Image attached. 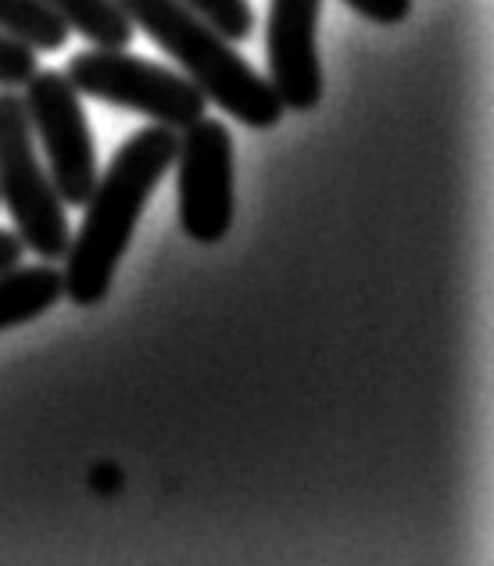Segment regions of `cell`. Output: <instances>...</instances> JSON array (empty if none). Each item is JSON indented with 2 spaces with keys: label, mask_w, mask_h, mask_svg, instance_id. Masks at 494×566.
Here are the masks:
<instances>
[{
  "label": "cell",
  "mask_w": 494,
  "mask_h": 566,
  "mask_svg": "<svg viewBox=\"0 0 494 566\" xmlns=\"http://www.w3.org/2000/svg\"><path fill=\"white\" fill-rule=\"evenodd\" d=\"M179 129L151 123L118 147L112 166L97 172V184L83 201V227L72 233L65 251V294L80 308L104 302L140 212L151 201L161 176L176 158Z\"/></svg>",
  "instance_id": "cell-1"
},
{
  "label": "cell",
  "mask_w": 494,
  "mask_h": 566,
  "mask_svg": "<svg viewBox=\"0 0 494 566\" xmlns=\"http://www.w3.org/2000/svg\"><path fill=\"white\" fill-rule=\"evenodd\" d=\"M118 8L187 72V80L204 94V101H216L237 123L251 129H273L287 112L273 83L259 76L233 51V43L198 19L183 0H118Z\"/></svg>",
  "instance_id": "cell-2"
},
{
  "label": "cell",
  "mask_w": 494,
  "mask_h": 566,
  "mask_svg": "<svg viewBox=\"0 0 494 566\" xmlns=\"http://www.w3.org/2000/svg\"><path fill=\"white\" fill-rule=\"evenodd\" d=\"M0 201L19 227L25 251L43 262L65 259L72 241L65 201L40 166L25 101L14 91H0Z\"/></svg>",
  "instance_id": "cell-3"
},
{
  "label": "cell",
  "mask_w": 494,
  "mask_h": 566,
  "mask_svg": "<svg viewBox=\"0 0 494 566\" xmlns=\"http://www.w3.org/2000/svg\"><path fill=\"white\" fill-rule=\"evenodd\" d=\"M65 76L86 97H97L123 112H137L172 129L198 123L208 104L187 76H176L147 57L129 54L126 48H94L72 54Z\"/></svg>",
  "instance_id": "cell-4"
},
{
  "label": "cell",
  "mask_w": 494,
  "mask_h": 566,
  "mask_svg": "<svg viewBox=\"0 0 494 566\" xmlns=\"http://www.w3.org/2000/svg\"><path fill=\"white\" fill-rule=\"evenodd\" d=\"M25 115L51 161V184L65 205L83 208L97 184V144L90 133L80 91L69 83L65 72H33L25 83Z\"/></svg>",
  "instance_id": "cell-5"
},
{
  "label": "cell",
  "mask_w": 494,
  "mask_h": 566,
  "mask_svg": "<svg viewBox=\"0 0 494 566\" xmlns=\"http://www.w3.org/2000/svg\"><path fill=\"white\" fill-rule=\"evenodd\" d=\"M179 227L198 244H219L233 227V137L219 118L179 129L176 144Z\"/></svg>",
  "instance_id": "cell-6"
},
{
  "label": "cell",
  "mask_w": 494,
  "mask_h": 566,
  "mask_svg": "<svg viewBox=\"0 0 494 566\" xmlns=\"http://www.w3.org/2000/svg\"><path fill=\"white\" fill-rule=\"evenodd\" d=\"M323 0H273L269 8V83L283 108L312 112L323 101V65L316 48Z\"/></svg>",
  "instance_id": "cell-7"
},
{
  "label": "cell",
  "mask_w": 494,
  "mask_h": 566,
  "mask_svg": "<svg viewBox=\"0 0 494 566\" xmlns=\"http://www.w3.org/2000/svg\"><path fill=\"white\" fill-rule=\"evenodd\" d=\"M65 297V280L51 262L43 265H11L0 273V331L40 319Z\"/></svg>",
  "instance_id": "cell-8"
},
{
  "label": "cell",
  "mask_w": 494,
  "mask_h": 566,
  "mask_svg": "<svg viewBox=\"0 0 494 566\" xmlns=\"http://www.w3.org/2000/svg\"><path fill=\"white\" fill-rule=\"evenodd\" d=\"M43 4H51L69 29L83 33L94 48H129L133 29H137L118 8V0H43Z\"/></svg>",
  "instance_id": "cell-9"
},
{
  "label": "cell",
  "mask_w": 494,
  "mask_h": 566,
  "mask_svg": "<svg viewBox=\"0 0 494 566\" xmlns=\"http://www.w3.org/2000/svg\"><path fill=\"white\" fill-rule=\"evenodd\" d=\"M0 33L40 51H62L69 43V22L43 0H0Z\"/></svg>",
  "instance_id": "cell-10"
},
{
  "label": "cell",
  "mask_w": 494,
  "mask_h": 566,
  "mask_svg": "<svg viewBox=\"0 0 494 566\" xmlns=\"http://www.w3.org/2000/svg\"><path fill=\"white\" fill-rule=\"evenodd\" d=\"M183 4L212 29H219L230 43L248 40L254 29V11L248 0H183Z\"/></svg>",
  "instance_id": "cell-11"
},
{
  "label": "cell",
  "mask_w": 494,
  "mask_h": 566,
  "mask_svg": "<svg viewBox=\"0 0 494 566\" xmlns=\"http://www.w3.org/2000/svg\"><path fill=\"white\" fill-rule=\"evenodd\" d=\"M40 69V54L29 43L0 33V91H19Z\"/></svg>",
  "instance_id": "cell-12"
},
{
  "label": "cell",
  "mask_w": 494,
  "mask_h": 566,
  "mask_svg": "<svg viewBox=\"0 0 494 566\" xmlns=\"http://www.w3.org/2000/svg\"><path fill=\"white\" fill-rule=\"evenodd\" d=\"M344 4L377 25H398L412 11V0H344Z\"/></svg>",
  "instance_id": "cell-13"
},
{
  "label": "cell",
  "mask_w": 494,
  "mask_h": 566,
  "mask_svg": "<svg viewBox=\"0 0 494 566\" xmlns=\"http://www.w3.org/2000/svg\"><path fill=\"white\" fill-rule=\"evenodd\" d=\"M22 255H25L22 237H19V233H11V230H0V273L11 270V265H19Z\"/></svg>",
  "instance_id": "cell-14"
}]
</instances>
